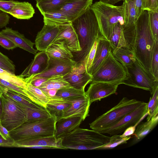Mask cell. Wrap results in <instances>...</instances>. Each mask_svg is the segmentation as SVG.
Returning <instances> with one entry per match:
<instances>
[{"label": "cell", "instance_id": "cell-51", "mask_svg": "<svg viewBox=\"0 0 158 158\" xmlns=\"http://www.w3.org/2000/svg\"><path fill=\"white\" fill-rule=\"evenodd\" d=\"M140 122L137 123L133 126L127 128L123 132V133L121 135V137L123 138L132 136L135 131L137 125Z\"/></svg>", "mask_w": 158, "mask_h": 158}, {"label": "cell", "instance_id": "cell-34", "mask_svg": "<svg viewBox=\"0 0 158 158\" xmlns=\"http://www.w3.org/2000/svg\"><path fill=\"white\" fill-rule=\"evenodd\" d=\"M124 9V26L134 25L137 20L134 3L132 0H124L122 4Z\"/></svg>", "mask_w": 158, "mask_h": 158}, {"label": "cell", "instance_id": "cell-7", "mask_svg": "<svg viewBox=\"0 0 158 158\" xmlns=\"http://www.w3.org/2000/svg\"><path fill=\"white\" fill-rule=\"evenodd\" d=\"M56 121L52 116L45 119L27 121L9 132L14 140L55 135Z\"/></svg>", "mask_w": 158, "mask_h": 158}, {"label": "cell", "instance_id": "cell-29", "mask_svg": "<svg viewBox=\"0 0 158 158\" xmlns=\"http://www.w3.org/2000/svg\"><path fill=\"white\" fill-rule=\"evenodd\" d=\"M27 89L25 90L27 98L36 104L45 108L50 98L47 96L39 88L30 83L27 84Z\"/></svg>", "mask_w": 158, "mask_h": 158}, {"label": "cell", "instance_id": "cell-11", "mask_svg": "<svg viewBox=\"0 0 158 158\" xmlns=\"http://www.w3.org/2000/svg\"><path fill=\"white\" fill-rule=\"evenodd\" d=\"M148 103L144 102L139 107L124 116L118 122L105 130L102 134L110 135L123 132L128 127L140 122L147 115Z\"/></svg>", "mask_w": 158, "mask_h": 158}, {"label": "cell", "instance_id": "cell-20", "mask_svg": "<svg viewBox=\"0 0 158 158\" xmlns=\"http://www.w3.org/2000/svg\"><path fill=\"white\" fill-rule=\"evenodd\" d=\"M83 118L75 116L61 118L56 121L55 136L57 138H61L69 134L79 127Z\"/></svg>", "mask_w": 158, "mask_h": 158}, {"label": "cell", "instance_id": "cell-47", "mask_svg": "<svg viewBox=\"0 0 158 158\" xmlns=\"http://www.w3.org/2000/svg\"><path fill=\"white\" fill-rule=\"evenodd\" d=\"M0 45L7 50H12L17 47L10 40L0 35Z\"/></svg>", "mask_w": 158, "mask_h": 158}, {"label": "cell", "instance_id": "cell-16", "mask_svg": "<svg viewBox=\"0 0 158 158\" xmlns=\"http://www.w3.org/2000/svg\"><path fill=\"white\" fill-rule=\"evenodd\" d=\"M60 30L59 27L44 24L35 39V44L37 50L45 51L57 36Z\"/></svg>", "mask_w": 158, "mask_h": 158}, {"label": "cell", "instance_id": "cell-57", "mask_svg": "<svg viewBox=\"0 0 158 158\" xmlns=\"http://www.w3.org/2000/svg\"><path fill=\"white\" fill-rule=\"evenodd\" d=\"M2 112V105L1 96H0V120H1Z\"/></svg>", "mask_w": 158, "mask_h": 158}, {"label": "cell", "instance_id": "cell-30", "mask_svg": "<svg viewBox=\"0 0 158 158\" xmlns=\"http://www.w3.org/2000/svg\"><path fill=\"white\" fill-rule=\"evenodd\" d=\"M114 58L124 66L132 64L136 59L133 51L126 47L111 51Z\"/></svg>", "mask_w": 158, "mask_h": 158}, {"label": "cell", "instance_id": "cell-25", "mask_svg": "<svg viewBox=\"0 0 158 158\" xmlns=\"http://www.w3.org/2000/svg\"><path fill=\"white\" fill-rule=\"evenodd\" d=\"M158 123V115L146 122L139 124L137 126L133 136L132 143H138L143 139L156 126Z\"/></svg>", "mask_w": 158, "mask_h": 158}, {"label": "cell", "instance_id": "cell-36", "mask_svg": "<svg viewBox=\"0 0 158 158\" xmlns=\"http://www.w3.org/2000/svg\"><path fill=\"white\" fill-rule=\"evenodd\" d=\"M86 94L85 90H80L73 87L58 89L56 94V97L69 100Z\"/></svg>", "mask_w": 158, "mask_h": 158}, {"label": "cell", "instance_id": "cell-39", "mask_svg": "<svg viewBox=\"0 0 158 158\" xmlns=\"http://www.w3.org/2000/svg\"><path fill=\"white\" fill-rule=\"evenodd\" d=\"M110 137L109 142L106 144L100 147L98 149H110L114 148L117 146L126 143L132 138L131 136L121 137V135H114Z\"/></svg>", "mask_w": 158, "mask_h": 158}, {"label": "cell", "instance_id": "cell-37", "mask_svg": "<svg viewBox=\"0 0 158 158\" xmlns=\"http://www.w3.org/2000/svg\"><path fill=\"white\" fill-rule=\"evenodd\" d=\"M18 102L35 108H43L36 104L24 96L7 89L5 93Z\"/></svg>", "mask_w": 158, "mask_h": 158}, {"label": "cell", "instance_id": "cell-38", "mask_svg": "<svg viewBox=\"0 0 158 158\" xmlns=\"http://www.w3.org/2000/svg\"><path fill=\"white\" fill-rule=\"evenodd\" d=\"M152 95L148 103L147 120L158 115V88Z\"/></svg>", "mask_w": 158, "mask_h": 158}, {"label": "cell", "instance_id": "cell-32", "mask_svg": "<svg viewBox=\"0 0 158 158\" xmlns=\"http://www.w3.org/2000/svg\"><path fill=\"white\" fill-rule=\"evenodd\" d=\"M72 87L64 78V76L56 75L50 77L39 87L42 91L51 89L58 90Z\"/></svg>", "mask_w": 158, "mask_h": 158}, {"label": "cell", "instance_id": "cell-49", "mask_svg": "<svg viewBox=\"0 0 158 158\" xmlns=\"http://www.w3.org/2000/svg\"><path fill=\"white\" fill-rule=\"evenodd\" d=\"M10 19L7 13L2 12L0 13V28L6 27L9 23Z\"/></svg>", "mask_w": 158, "mask_h": 158}, {"label": "cell", "instance_id": "cell-9", "mask_svg": "<svg viewBox=\"0 0 158 158\" xmlns=\"http://www.w3.org/2000/svg\"><path fill=\"white\" fill-rule=\"evenodd\" d=\"M1 97L2 112L0 121L10 132L27 122L26 116L19 103L4 93Z\"/></svg>", "mask_w": 158, "mask_h": 158}, {"label": "cell", "instance_id": "cell-41", "mask_svg": "<svg viewBox=\"0 0 158 158\" xmlns=\"http://www.w3.org/2000/svg\"><path fill=\"white\" fill-rule=\"evenodd\" d=\"M0 68L15 74V67L13 62L0 52Z\"/></svg>", "mask_w": 158, "mask_h": 158}, {"label": "cell", "instance_id": "cell-50", "mask_svg": "<svg viewBox=\"0 0 158 158\" xmlns=\"http://www.w3.org/2000/svg\"><path fill=\"white\" fill-rule=\"evenodd\" d=\"M135 4L136 16L138 19L143 11V0H132Z\"/></svg>", "mask_w": 158, "mask_h": 158}, {"label": "cell", "instance_id": "cell-22", "mask_svg": "<svg viewBox=\"0 0 158 158\" xmlns=\"http://www.w3.org/2000/svg\"><path fill=\"white\" fill-rule=\"evenodd\" d=\"M111 50L109 41L101 35L97 39V45L95 55L89 73L92 75L95 72Z\"/></svg>", "mask_w": 158, "mask_h": 158}, {"label": "cell", "instance_id": "cell-13", "mask_svg": "<svg viewBox=\"0 0 158 158\" xmlns=\"http://www.w3.org/2000/svg\"><path fill=\"white\" fill-rule=\"evenodd\" d=\"M86 92L91 104L95 101L115 94L120 84L104 82H91Z\"/></svg>", "mask_w": 158, "mask_h": 158}, {"label": "cell", "instance_id": "cell-3", "mask_svg": "<svg viewBox=\"0 0 158 158\" xmlns=\"http://www.w3.org/2000/svg\"><path fill=\"white\" fill-rule=\"evenodd\" d=\"M110 137L92 129L79 127L61 138L65 149L86 150L98 149L107 143Z\"/></svg>", "mask_w": 158, "mask_h": 158}, {"label": "cell", "instance_id": "cell-58", "mask_svg": "<svg viewBox=\"0 0 158 158\" xmlns=\"http://www.w3.org/2000/svg\"><path fill=\"white\" fill-rule=\"evenodd\" d=\"M1 12H2L1 11V10H0V13H1Z\"/></svg>", "mask_w": 158, "mask_h": 158}, {"label": "cell", "instance_id": "cell-31", "mask_svg": "<svg viewBox=\"0 0 158 158\" xmlns=\"http://www.w3.org/2000/svg\"><path fill=\"white\" fill-rule=\"evenodd\" d=\"M19 104L26 115L27 121L45 119L51 116L45 108H35Z\"/></svg>", "mask_w": 158, "mask_h": 158}, {"label": "cell", "instance_id": "cell-35", "mask_svg": "<svg viewBox=\"0 0 158 158\" xmlns=\"http://www.w3.org/2000/svg\"><path fill=\"white\" fill-rule=\"evenodd\" d=\"M0 78L26 90L27 83L24 77L17 76L0 68Z\"/></svg>", "mask_w": 158, "mask_h": 158}, {"label": "cell", "instance_id": "cell-12", "mask_svg": "<svg viewBox=\"0 0 158 158\" xmlns=\"http://www.w3.org/2000/svg\"><path fill=\"white\" fill-rule=\"evenodd\" d=\"M85 64L77 63L70 72L64 76V78L72 87L85 90L86 85L91 82L92 76L87 71Z\"/></svg>", "mask_w": 158, "mask_h": 158}, {"label": "cell", "instance_id": "cell-21", "mask_svg": "<svg viewBox=\"0 0 158 158\" xmlns=\"http://www.w3.org/2000/svg\"><path fill=\"white\" fill-rule=\"evenodd\" d=\"M49 57L45 51L37 53L34 59L19 75L21 77H29L32 75L40 73L47 67Z\"/></svg>", "mask_w": 158, "mask_h": 158}, {"label": "cell", "instance_id": "cell-59", "mask_svg": "<svg viewBox=\"0 0 158 158\" xmlns=\"http://www.w3.org/2000/svg\"><path fill=\"white\" fill-rule=\"evenodd\" d=\"M35 0V1H37V0Z\"/></svg>", "mask_w": 158, "mask_h": 158}, {"label": "cell", "instance_id": "cell-54", "mask_svg": "<svg viewBox=\"0 0 158 158\" xmlns=\"http://www.w3.org/2000/svg\"><path fill=\"white\" fill-rule=\"evenodd\" d=\"M58 90L56 89H51L42 91L47 96L51 98L55 96Z\"/></svg>", "mask_w": 158, "mask_h": 158}, {"label": "cell", "instance_id": "cell-18", "mask_svg": "<svg viewBox=\"0 0 158 158\" xmlns=\"http://www.w3.org/2000/svg\"><path fill=\"white\" fill-rule=\"evenodd\" d=\"M60 27V31L53 42L63 40L70 51L74 53L80 52L81 48L78 36L71 24Z\"/></svg>", "mask_w": 158, "mask_h": 158}, {"label": "cell", "instance_id": "cell-1", "mask_svg": "<svg viewBox=\"0 0 158 158\" xmlns=\"http://www.w3.org/2000/svg\"><path fill=\"white\" fill-rule=\"evenodd\" d=\"M155 42L150 26L149 11L144 10L132 26L130 49L136 58L149 70Z\"/></svg>", "mask_w": 158, "mask_h": 158}, {"label": "cell", "instance_id": "cell-60", "mask_svg": "<svg viewBox=\"0 0 158 158\" xmlns=\"http://www.w3.org/2000/svg\"></svg>", "mask_w": 158, "mask_h": 158}, {"label": "cell", "instance_id": "cell-24", "mask_svg": "<svg viewBox=\"0 0 158 158\" xmlns=\"http://www.w3.org/2000/svg\"><path fill=\"white\" fill-rule=\"evenodd\" d=\"M45 52L49 58L70 59L73 57L64 40L56 41L51 44Z\"/></svg>", "mask_w": 158, "mask_h": 158}, {"label": "cell", "instance_id": "cell-15", "mask_svg": "<svg viewBox=\"0 0 158 158\" xmlns=\"http://www.w3.org/2000/svg\"><path fill=\"white\" fill-rule=\"evenodd\" d=\"M92 2L93 0H71L56 11L63 13L72 22L84 13Z\"/></svg>", "mask_w": 158, "mask_h": 158}, {"label": "cell", "instance_id": "cell-14", "mask_svg": "<svg viewBox=\"0 0 158 158\" xmlns=\"http://www.w3.org/2000/svg\"><path fill=\"white\" fill-rule=\"evenodd\" d=\"M68 100L71 105L64 111L61 118L79 116L84 120L89 116L91 104L86 94Z\"/></svg>", "mask_w": 158, "mask_h": 158}, {"label": "cell", "instance_id": "cell-42", "mask_svg": "<svg viewBox=\"0 0 158 158\" xmlns=\"http://www.w3.org/2000/svg\"><path fill=\"white\" fill-rule=\"evenodd\" d=\"M149 13L150 28L153 37L156 41L158 40V11H149Z\"/></svg>", "mask_w": 158, "mask_h": 158}, {"label": "cell", "instance_id": "cell-56", "mask_svg": "<svg viewBox=\"0 0 158 158\" xmlns=\"http://www.w3.org/2000/svg\"><path fill=\"white\" fill-rule=\"evenodd\" d=\"M7 88L2 86L0 85V96H1L3 94H5Z\"/></svg>", "mask_w": 158, "mask_h": 158}, {"label": "cell", "instance_id": "cell-46", "mask_svg": "<svg viewBox=\"0 0 158 158\" xmlns=\"http://www.w3.org/2000/svg\"><path fill=\"white\" fill-rule=\"evenodd\" d=\"M17 1L14 0H0V10L2 12L9 14Z\"/></svg>", "mask_w": 158, "mask_h": 158}, {"label": "cell", "instance_id": "cell-55", "mask_svg": "<svg viewBox=\"0 0 158 158\" xmlns=\"http://www.w3.org/2000/svg\"><path fill=\"white\" fill-rule=\"evenodd\" d=\"M124 0H99V1L105 3L114 5L116 3L120 1H124Z\"/></svg>", "mask_w": 158, "mask_h": 158}, {"label": "cell", "instance_id": "cell-8", "mask_svg": "<svg viewBox=\"0 0 158 158\" xmlns=\"http://www.w3.org/2000/svg\"><path fill=\"white\" fill-rule=\"evenodd\" d=\"M92 76L91 82H104L120 85L127 78V74L124 66L114 58L111 51Z\"/></svg>", "mask_w": 158, "mask_h": 158}, {"label": "cell", "instance_id": "cell-19", "mask_svg": "<svg viewBox=\"0 0 158 158\" xmlns=\"http://www.w3.org/2000/svg\"><path fill=\"white\" fill-rule=\"evenodd\" d=\"M0 35L10 40L17 47L34 55L37 53V50L33 48L35 44L26 38L23 34L18 31L14 30L11 28L6 27L0 31Z\"/></svg>", "mask_w": 158, "mask_h": 158}, {"label": "cell", "instance_id": "cell-28", "mask_svg": "<svg viewBox=\"0 0 158 158\" xmlns=\"http://www.w3.org/2000/svg\"><path fill=\"white\" fill-rule=\"evenodd\" d=\"M42 15L44 24L60 27L72 23L65 15L59 11L47 12Z\"/></svg>", "mask_w": 158, "mask_h": 158}, {"label": "cell", "instance_id": "cell-40", "mask_svg": "<svg viewBox=\"0 0 158 158\" xmlns=\"http://www.w3.org/2000/svg\"><path fill=\"white\" fill-rule=\"evenodd\" d=\"M149 71L158 79V40L155 41L152 49Z\"/></svg>", "mask_w": 158, "mask_h": 158}, {"label": "cell", "instance_id": "cell-26", "mask_svg": "<svg viewBox=\"0 0 158 158\" xmlns=\"http://www.w3.org/2000/svg\"><path fill=\"white\" fill-rule=\"evenodd\" d=\"M35 13V9L31 3L17 1L9 14L18 19H29Z\"/></svg>", "mask_w": 158, "mask_h": 158}, {"label": "cell", "instance_id": "cell-43", "mask_svg": "<svg viewBox=\"0 0 158 158\" xmlns=\"http://www.w3.org/2000/svg\"><path fill=\"white\" fill-rule=\"evenodd\" d=\"M0 85L9 90L22 94L27 98V94L25 92V89L18 87L0 78Z\"/></svg>", "mask_w": 158, "mask_h": 158}, {"label": "cell", "instance_id": "cell-6", "mask_svg": "<svg viewBox=\"0 0 158 158\" xmlns=\"http://www.w3.org/2000/svg\"><path fill=\"white\" fill-rule=\"evenodd\" d=\"M124 67L127 78L122 84L149 91L152 95L158 88V79L136 58L132 64Z\"/></svg>", "mask_w": 158, "mask_h": 158}, {"label": "cell", "instance_id": "cell-48", "mask_svg": "<svg viewBox=\"0 0 158 158\" xmlns=\"http://www.w3.org/2000/svg\"><path fill=\"white\" fill-rule=\"evenodd\" d=\"M0 146L3 147H16V144L13 139L6 140L5 139L0 135Z\"/></svg>", "mask_w": 158, "mask_h": 158}, {"label": "cell", "instance_id": "cell-4", "mask_svg": "<svg viewBox=\"0 0 158 158\" xmlns=\"http://www.w3.org/2000/svg\"><path fill=\"white\" fill-rule=\"evenodd\" d=\"M97 19L101 35L108 40L113 27L118 23L124 26L123 5L115 6L95 2L90 7Z\"/></svg>", "mask_w": 158, "mask_h": 158}, {"label": "cell", "instance_id": "cell-52", "mask_svg": "<svg viewBox=\"0 0 158 158\" xmlns=\"http://www.w3.org/2000/svg\"><path fill=\"white\" fill-rule=\"evenodd\" d=\"M50 78L44 77L38 78L30 81L28 83H30L35 87L39 88L43 83L47 81Z\"/></svg>", "mask_w": 158, "mask_h": 158}, {"label": "cell", "instance_id": "cell-27", "mask_svg": "<svg viewBox=\"0 0 158 158\" xmlns=\"http://www.w3.org/2000/svg\"><path fill=\"white\" fill-rule=\"evenodd\" d=\"M124 26L118 23L112 28L108 39L111 45V51L126 47L123 32Z\"/></svg>", "mask_w": 158, "mask_h": 158}, {"label": "cell", "instance_id": "cell-23", "mask_svg": "<svg viewBox=\"0 0 158 158\" xmlns=\"http://www.w3.org/2000/svg\"><path fill=\"white\" fill-rule=\"evenodd\" d=\"M71 104L68 100L55 96L50 98L45 108L57 121L61 118L64 111L69 108Z\"/></svg>", "mask_w": 158, "mask_h": 158}, {"label": "cell", "instance_id": "cell-45", "mask_svg": "<svg viewBox=\"0 0 158 158\" xmlns=\"http://www.w3.org/2000/svg\"><path fill=\"white\" fill-rule=\"evenodd\" d=\"M143 10L151 12L158 11V0H143Z\"/></svg>", "mask_w": 158, "mask_h": 158}, {"label": "cell", "instance_id": "cell-33", "mask_svg": "<svg viewBox=\"0 0 158 158\" xmlns=\"http://www.w3.org/2000/svg\"><path fill=\"white\" fill-rule=\"evenodd\" d=\"M71 0H37L36 7L42 14L56 11Z\"/></svg>", "mask_w": 158, "mask_h": 158}, {"label": "cell", "instance_id": "cell-44", "mask_svg": "<svg viewBox=\"0 0 158 158\" xmlns=\"http://www.w3.org/2000/svg\"><path fill=\"white\" fill-rule=\"evenodd\" d=\"M97 45V39L94 42L89 51L86 60L85 67L86 71L88 73L92 66L95 55Z\"/></svg>", "mask_w": 158, "mask_h": 158}, {"label": "cell", "instance_id": "cell-5", "mask_svg": "<svg viewBox=\"0 0 158 158\" xmlns=\"http://www.w3.org/2000/svg\"><path fill=\"white\" fill-rule=\"evenodd\" d=\"M143 102L135 99H130L124 97L117 105L89 123L90 127L102 133L105 130L118 122Z\"/></svg>", "mask_w": 158, "mask_h": 158}, {"label": "cell", "instance_id": "cell-53", "mask_svg": "<svg viewBox=\"0 0 158 158\" xmlns=\"http://www.w3.org/2000/svg\"><path fill=\"white\" fill-rule=\"evenodd\" d=\"M0 135L5 139H11L12 138L10 136L9 131L3 126L0 121Z\"/></svg>", "mask_w": 158, "mask_h": 158}, {"label": "cell", "instance_id": "cell-2", "mask_svg": "<svg viewBox=\"0 0 158 158\" xmlns=\"http://www.w3.org/2000/svg\"><path fill=\"white\" fill-rule=\"evenodd\" d=\"M78 36L81 50L73 54L77 63L86 62L94 42L101 35L98 24L93 11L89 8L72 22Z\"/></svg>", "mask_w": 158, "mask_h": 158}, {"label": "cell", "instance_id": "cell-10", "mask_svg": "<svg viewBox=\"0 0 158 158\" xmlns=\"http://www.w3.org/2000/svg\"><path fill=\"white\" fill-rule=\"evenodd\" d=\"M77 63L72 59H64L55 58H49L47 67L42 72L24 78L27 83L38 78L50 77L56 75L64 76L72 69Z\"/></svg>", "mask_w": 158, "mask_h": 158}, {"label": "cell", "instance_id": "cell-17", "mask_svg": "<svg viewBox=\"0 0 158 158\" xmlns=\"http://www.w3.org/2000/svg\"><path fill=\"white\" fill-rule=\"evenodd\" d=\"M16 147L26 148L32 146L51 147L55 149H65L61 144V138L55 135L29 138L15 141Z\"/></svg>", "mask_w": 158, "mask_h": 158}]
</instances>
